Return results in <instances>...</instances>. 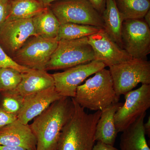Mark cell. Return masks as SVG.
<instances>
[{
	"label": "cell",
	"mask_w": 150,
	"mask_h": 150,
	"mask_svg": "<svg viewBox=\"0 0 150 150\" xmlns=\"http://www.w3.org/2000/svg\"><path fill=\"white\" fill-rule=\"evenodd\" d=\"M72 98L62 97L34 118L30 129L36 137V150H56L61 132L74 112Z\"/></svg>",
	"instance_id": "cell-1"
},
{
	"label": "cell",
	"mask_w": 150,
	"mask_h": 150,
	"mask_svg": "<svg viewBox=\"0 0 150 150\" xmlns=\"http://www.w3.org/2000/svg\"><path fill=\"white\" fill-rule=\"evenodd\" d=\"M72 99L74 112L62 129L56 150H93L96 128L101 111L88 114Z\"/></svg>",
	"instance_id": "cell-2"
},
{
	"label": "cell",
	"mask_w": 150,
	"mask_h": 150,
	"mask_svg": "<svg viewBox=\"0 0 150 150\" xmlns=\"http://www.w3.org/2000/svg\"><path fill=\"white\" fill-rule=\"evenodd\" d=\"M119 98L114 90L109 70L104 68L79 86L73 98L84 109L96 111L118 103Z\"/></svg>",
	"instance_id": "cell-3"
},
{
	"label": "cell",
	"mask_w": 150,
	"mask_h": 150,
	"mask_svg": "<svg viewBox=\"0 0 150 150\" xmlns=\"http://www.w3.org/2000/svg\"><path fill=\"white\" fill-rule=\"evenodd\" d=\"M93 60L94 54L88 37L74 40H59L45 70L69 69Z\"/></svg>",
	"instance_id": "cell-4"
},
{
	"label": "cell",
	"mask_w": 150,
	"mask_h": 150,
	"mask_svg": "<svg viewBox=\"0 0 150 150\" xmlns=\"http://www.w3.org/2000/svg\"><path fill=\"white\" fill-rule=\"evenodd\" d=\"M109 67L114 90L119 97L138 84L150 85V63L146 59L132 58Z\"/></svg>",
	"instance_id": "cell-5"
},
{
	"label": "cell",
	"mask_w": 150,
	"mask_h": 150,
	"mask_svg": "<svg viewBox=\"0 0 150 150\" xmlns=\"http://www.w3.org/2000/svg\"><path fill=\"white\" fill-rule=\"evenodd\" d=\"M49 7L61 24L76 23L103 28L102 16L87 0H59Z\"/></svg>",
	"instance_id": "cell-6"
},
{
	"label": "cell",
	"mask_w": 150,
	"mask_h": 150,
	"mask_svg": "<svg viewBox=\"0 0 150 150\" xmlns=\"http://www.w3.org/2000/svg\"><path fill=\"white\" fill-rule=\"evenodd\" d=\"M59 43L57 38L30 37L12 57L18 64L33 70H45Z\"/></svg>",
	"instance_id": "cell-7"
},
{
	"label": "cell",
	"mask_w": 150,
	"mask_h": 150,
	"mask_svg": "<svg viewBox=\"0 0 150 150\" xmlns=\"http://www.w3.org/2000/svg\"><path fill=\"white\" fill-rule=\"evenodd\" d=\"M125 102L115 112V128L119 132L126 130L150 107V85L142 84L140 88L124 94Z\"/></svg>",
	"instance_id": "cell-8"
},
{
	"label": "cell",
	"mask_w": 150,
	"mask_h": 150,
	"mask_svg": "<svg viewBox=\"0 0 150 150\" xmlns=\"http://www.w3.org/2000/svg\"><path fill=\"white\" fill-rule=\"evenodd\" d=\"M142 19L126 20L122 25L123 49L134 59H146L150 53V27Z\"/></svg>",
	"instance_id": "cell-9"
},
{
	"label": "cell",
	"mask_w": 150,
	"mask_h": 150,
	"mask_svg": "<svg viewBox=\"0 0 150 150\" xmlns=\"http://www.w3.org/2000/svg\"><path fill=\"white\" fill-rule=\"evenodd\" d=\"M102 62L93 61L51 74L55 89L62 97L74 98L77 88L86 79L105 68Z\"/></svg>",
	"instance_id": "cell-10"
},
{
	"label": "cell",
	"mask_w": 150,
	"mask_h": 150,
	"mask_svg": "<svg viewBox=\"0 0 150 150\" xmlns=\"http://www.w3.org/2000/svg\"><path fill=\"white\" fill-rule=\"evenodd\" d=\"M32 36H36L32 18L6 21L0 28V46L12 58Z\"/></svg>",
	"instance_id": "cell-11"
},
{
	"label": "cell",
	"mask_w": 150,
	"mask_h": 150,
	"mask_svg": "<svg viewBox=\"0 0 150 150\" xmlns=\"http://www.w3.org/2000/svg\"><path fill=\"white\" fill-rule=\"evenodd\" d=\"M94 54V60L110 67L130 60L132 58L118 46L103 28L88 37Z\"/></svg>",
	"instance_id": "cell-12"
},
{
	"label": "cell",
	"mask_w": 150,
	"mask_h": 150,
	"mask_svg": "<svg viewBox=\"0 0 150 150\" xmlns=\"http://www.w3.org/2000/svg\"><path fill=\"white\" fill-rule=\"evenodd\" d=\"M62 97L55 87L26 96L23 98L22 106L17 115V119L23 124H28L53 103Z\"/></svg>",
	"instance_id": "cell-13"
},
{
	"label": "cell",
	"mask_w": 150,
	"mask_h": 150,
	"mask_svg": "<svg viewBox=\"0 0 150 150\" xmlns=\"http://www.w3.org/2000/svg\"><path fill=\"white\" fill-rule=\"evenodd\" d=\"M37 140L29 124L17 119L0 129V146L20 147L36 150Z\"/></svg>",
	"instance_id": "cell-14"
},
{
	"label": "cell",
	"mask_w": 150,
	"mask_h": 150,
	"mask_svg": "<svg viewBox=\"0 0 150 150\" xmlns=\"http://www.w3.org/2000/svg\"><path fill=\"white\" fill-rule=\"evenodd\" d=\"M55 87L54 78L45 70H32L22 74V80L18 86L8 93L24 98L46 89Z\"/></svg>",
	"instance_id": "cell-15"
},
{
	"label": "cell",
	"mask_w": 150,
	"mask_h": 150,
	"mask_svg": "<svg viewBox=\"0 0 150 150\" xmlns=\"http://www.w3.org/2000/svg\"><path fill=\"white\" fill-rule=\"evenodd\" d=\"M123 103H114L101 111L96 128L95 141L113 146L118 132L115 128L114 116Z\"/></svg>",
	"instance_id": "cell-16"
},
{
	"label": "cell",
	"mask_w": 150,
	"mask_h": 150,
	"mask_svg": "<svg viewBox=\"0 0 150 150\" xmlns=\"http://www.w3.org/2000/svg\"><path fill=\"white\" fill-rule=\"evenodd\" d=\"M146 112L122 132L121 150H150L146 138L144 123Z\"/></svg>",
	"instance_id": "cell-17"
},
{
	"label": "cell",
	"mask_w": 150,
	"mask_h": 150,
	"mask_svg": "<svg viewBox=\"0 0 150 150\" xmlns=\"http://www.w3.org/2000/svg\"><path fill=\"white\" fill-rule=\"evenodd\" d=\"M102 17L103 29L118 46L123 49L121 33L124 19L117 8L114 0L106 1V6Z\"/></svg>",
	"instance_id": "cell-18"
},
{
	"label": "cell",
	"mask_w": 150,
	"mask_h": 150,
	"mask_svg": "<svg viewBox=\"0 0 150 150\" xmlns=\"http://www.w3.org/2000/svg\"><path fill=\"white\" fill-rule=\"evenodd\" d=\"M32 20L36 36L49 39L57 38L61 23L49 6L33 17Z\"/></svg>",
	"instance_id": "cell-19"
},
{
	"label": "cell",
	"mask_w": 150,
	"mask_h": 150,
	"mask_svg": "<svg viewBox=\"0 0 150 150\" xmlns=\"http://www.w3.org/2000/svg\"><path fill=\"white\" fill-rule=\"evenodd\" d=\"M45 8L37 0H9L6 21L32 18Z\"/></svg>",
	"instance_id": "cell-20"
},
{
	"label": "cell",
	"mask_w": 150,
	"mask_h": 150,
	"mask_svg": "<svg viewBox=\"0 0 150 150\" xmlns=\"http://www.w3.org/2000/svg\"><path fill=\"white\" fill-rule=\"evenodd\" d=\"M114 1L124 21L143 19L150 10V0Z\"/></svg>",
	"instance_id": "cell-21"
},
{
	"label": "cell",
	"mask_w": 150,
	"mask_h": 150,
	"mask_svg": "<svg viewBox=\"0 0 150 150\" xmlns=\"http://www.w3.org/2000/svg\"><path fill=\"white\" fill-rule=\"evenodd\" d=\"M101 28L87 25L72 23H61L57 38L61 40H74L88 37L99 31ZM102 29V28H101Z\"/></svg>",
	"instance_id": "cell-22"
},
{
	"label": "cell",
	"mask_w": 150,
	"mask_h": 150,
	"mask_svg": "<svg viewBox=\"0 0 150 150\" xmlns=\"http://www.w3.org/2000/svg\"><path fill=\"white\" fill-rule=\"evenodd\" d=\"M22 80V73L11 68L0 69V92H8L16 88Z\"/></svg>",
	"instance_id": "cell-23"
},
{
	"label": "cell",
	"mask_w": 150,
	"mask_h": 150,
	"mask_svg": "<svg viewBox=\"0 0 150 150\" xmlns=\"http://www.w3.org/2000/svg\"><path fill=\"white\" fill-rule=\"evenodd\" d=\"M2 93L3 98L1 101V107L0 108L8 113L17 115L22 106L23 98L9 93Z\"/></svg>",
	"instance_id": "cell-24"
},
{
	"label": "cell",
	"mask_w": 150,
	"mask_h": 150,
	"mask_svg": "<svg viewBox=\"0 0 150 150\" xmlns=\"http://www.w3.org/2000/svg\"><path fill=\"white\" fill-rule=\"evenodd\" d=\"M1 68H11L17 70L22 74L28 72L33 70L18 64L6 53L0 46V69Z\"/></svg>",
	"instance_id": "cell-25"
},
{
	"label": "cell",
	"mask_w": 150,
	"mask_h": 150,
	"mask_svg": "<svg viewBox=\"0 0 150 150\" xmlns=\"http://www.w3.org/2000/svg\"><path fill=\"white\" fill-rule=\"evenodd\" d=\"M17 119V116L6 112L0 108V129Z\"/></svg>",
	"instance_id": "cell-26"
},
{
	"label": "cell",
	"mask_w": 150,
	"mask_h": 150,
	"mask_svg": "<svg viewBox=\"0 0 150 150\" xmlns=\"http://www.w3.org/2000/svg\"><path fill=\"white\" fill-rule=\"evenodd\" d=\"M8 8L9 0H0V28L6 20Z\"/></svg>",
	"instance_id": "cell-27"
},
{
	"label": "cell",
	"mask_w": 150,
	"mask_h": 150,
	"mask_svg": "<svg viewBox=\"0 0 150 150\" xmlns=\"http://www.w3.org/2000/svg\"><path fill=\"white\" fill-rule=\"evenodd\" d=\"M96 10L102 16L106 6L107 0H87Z\"/></svg>",
	"instance_id": "cell-28"
},
{
	"label": "cell",
	"mask_w": 150,
	"mask_h": 150,
	"mask_svg": "<svg viewBox=\"0 0 150 150\" xmlns=\"http://www.w3.org/2000/svg\"><path fill=\"white\" fill-rule=\"evenodd\" d=\"M93 150H118L111 145L107 144L102 142H97L94 146Z\"/></svg>",
	"instance_id": "cell-29"
},
{
	"label": "cell",
	"mask_w": 150,
	"mask_h": 150,
	"mask_svg": "<svg viewBox=\"0 0 150 150\" xmlns=\"http://www.w3.org/2000/svg\"><path fill=\"white\" fill-rule=\"evenodd\" d=\"M0 150H28L20 147L10 146H0Z\"/></svg>",
	"instance_id": "cell-30"
},
{
	"label": "cell",
	"mask_w": 150,
	"mask_h": 150,
	"mask_svg": "<svg viewBox=\"0 0 150 150\" xmlns=\"http://www.w3.org/2000/svg\"><path fill=\"white\" fill-rule=\"evenodd\" d=\"M144 128L146 135L150 137V117H148L147 121L144 123Z\"/></svg>",
	"instance_id": "cell-31"
},
{
	"label": "cell",
	"mask_w": 150,
	"mask_h": 150,
	"mask_svg": "<svg viewBox=\"0 0 150 150\" xmlns=\"http://www.w3.org/2000/svg\"><path fill=\"white\" fill-rule=\"evenodd\" d=\"M41 4L45 7L49 6L52 3L59 0H37Z\"/></svg>",
	"instance_id": "cell-32"
},
{
	"label": "cell",
	"mask_w": 150,
	"mask_h": 150,
	"mask_svg": "<svg viewBox=\"0 0 150 150\" xmlns=\"http://www.w3.org/2000/svg\"><path fill=\"white\" fill-rule=\"evenodd\" d=\"M143 18L144 19L145 22L150 27V10L148 11L145 14Z\"/></svg>",
	"instance_id": "cell-33"
}]
</instances>
